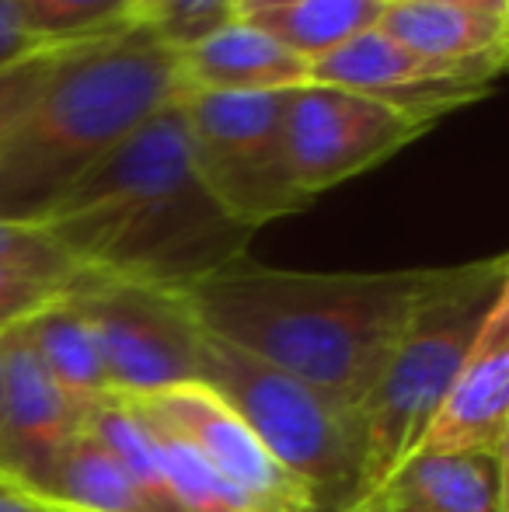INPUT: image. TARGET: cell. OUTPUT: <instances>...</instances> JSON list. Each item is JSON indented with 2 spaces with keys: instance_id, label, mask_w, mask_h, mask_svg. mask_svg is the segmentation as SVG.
<instances>
[{
  "instance_id": "obj_25",
  "label": "cell",
  "mask_w": 509,
  "mask_h": 512,
  "mask_svg": "<svg viewBox=\"0 0 509 512\" xmlns=\"http://www.w3.org/2000/svg\"><path fill=\"white\" fill-rule=\"evenodd\" d=\"M0 512H49V509L35 506L32 499H25L21 492H14L11 485H4V481H0Z\"/></svg>"
},
{
  "instance_id": "obj_24",
  "label": "cell",
  "mask_w": 509,
  "mask_h": 512,
  "mask_svg": "<svg viewBox=\"0 0 509 512\" xmlns=\"http://www.w3.org/2000/svg\"><path fill=\"white\" fill-rule=\"evenodd\" d=\"M42 42L32 35L25 21V4L21 0H0V70L25 60Z\"/></svg>"
},
{
  "instance_id": "obj_16",
  "label": "cell",
  "mask_w": 509,
  "mask_h": 512,
  "mask_svg": "<svg viewBox=\"0 0 509 512\" xmlns=\"http://www.w3.org/2000/svg\"><path fill=\"white\" fill-rule=\"evenodd\" d=\"M21 328H25L46 377L77 411L91 415L95 408L119 398L109 370H105L95 331H91L88 317L81 314V307L70 300V293L39 310Z\"/></svg>"
},
{
  "instance_id": "obj_20",
  "label": "cell",
  "mask_w": 509,
  "mask_h": 512,
  "mask_svg": "<svg viewBox=\"0 0 509 512\" xmlns=\"http://www.w3.org/2000/svg\"><path fill=\"white\" fill-rule=\"evenodd\" d=\"M238 18L234 0H150L140 21L171 49H189Z\"/></svg>"
},
{
  "instance_id": "obj_8",
  "label": "cell",
  "mask_w": 509,
  "mask_h": 512,
  "mask_svg": "<svg viewBox=\"0 0 509 512\" xmlns=\"http://www.w3.org/2000/svg\"><path fill=\"white\" fill-rule=\"evenodd\" d=\"M426 133V122L374 95L314 81L290 91L286 154L293 182L311 203L349 178L381 168Z\"/></svg>"
},
{
  "instance_id": "obj_17",
  "label": "cell",
  "mask_w": 509,
  "mask_h": 512,
  "mask_svg": "<svg viewBox=\"0 0 509 512\" xmlns=\"http://www.w3.org/2000/svg\"><path fill=\"white\" fill-rule=\"evenodd\" d=\"M506 457L482 450L415 453L398 467L384 499L401 495L436 512H506Z\"/></svg>"
},
{
  "instance_id": "obj_9",
  "label": "cell",
  "mask_w": 509,
  "mask_h": 512,
  "mask_svg": "<svg viewBox=\"0 0 509 512\" xmlns=\"http://www.w3.org/2000/svg\"><path fill=\"white\" fill-rule=\"evenodd\" d=\"M123 398V394H119ZM129 408L185 443L227 485L276 512H314L304 488L265 453L241 415L206 384H178L154 394H129Z\"/></svg>"
},
{
  "instance_id": "obj_11",
  "label": "cell",
  "mask_w": 509,
  "mask_h": 512,
  "mask_svg": "<svg viewBox=\"0 0 509 512\" xmlns=\"http://www.w3.org/2000/svg\"><path fill=\"white\" fill-rule=\"evenodd\" d=\"M88 415L53 387L25 328L0 335V481L32 495L49 481Z\"/></svg>"
},
{
  "instance_id": "obj_19",
  "label": "cell",
  "mask_w": 509,
  "mask_h": 512,
  "mask_svg": "<svg viewBox=\"0 0 509 512\" xmlns=\"http://www.w3.org/2000/svg\"><path fill=\"white\" fill-rule=\"evenodd\" d=\"M25 21L42 46L102 39L140 21V0H21Z\"/></svg>"
},
{
  "instance_id": "obj_3",
  "label": "cell",
  "mask_w": 509,
  "mask_h": 512,
  "mask_svg": "<svg viewBox=\"0 0 509 512\" xmlns=\"http://www.w3.org/2000/svg\"><path fill=\"white\" fill-rule=\"evenodd\" d=\"M185 91L178 49L143 21L74 46L0 154V220L39 227L81 178Z\"/></svg>"
},
{
  "instance_id": "obj_1",
  "label": "cell",
  "mask_w": 509,
  "mask_h": 512,
  "mask_svg": "<svg viewBox=\"0 0 509 512\" xmlns=\"http://www.w3.org/2000/svg\"><path fill=\"white\" fill-rule=\"evenodd\" d=\"M443 265L387 272H297L252 258L185 293L206 335L304 380L360 422V408Z\"/></svg>"
},
{
  "instance_id": "obj_13",
  "label": "cell",
  "mask_w": 509,
  "mask_h": 512,
  "mask_svg": "<svg viewBox=\"0 0 509 512\" xmlns=\"http://www.w3.org/2000/svg\"><path fill=\"white\" fill-rule=\"evenodd\" d=\"M178 56L189 91L262 95V91H297L311 84V63L245 18L227 21L224 28L182 49Z\"/></svg>"
},
{
  "instance_id": "obj_2",
  "label": "cell",
  "mask_w": 509,
  "mask_h": 512,
  "mask_svg": "<svg viewBox=\"0 0 509 512\" xmlns=\"http://www.w3.org/2000/svg\"><path fill=\"white\" fill-rule=\"evenodd\" d=\"M39 227L77 269L164 290H189L248 258L255 237L199 178L178 102L81 178Z\"/></svg>"
},
{
  "instance_id": "obj_26",
  "label": "cell",
  "mask_w": 509,
  "mask_h": 512,
  "mask_svg": "<svg viewBox=\"0 0 509 512\" xmlns=\"http://www.w3.org/2000/svg\"><path fill=\"white\" fill-rule=\"evenodd\" d=\"M415 4H447V7H475V11L509 14V0H415Z\"/></svg>"
},
{
  "instance_id": "obj_6",
  "label": "cell",
  "mask_w": 509,
  "mask_h": 512,
  "mask_svg": "<svg viewBox=\"0 0 509 512\" xmlns=\"http://www.w3.org/2000/svg\"><path fill=\"white\" fill-rule=\"evenodd\" d=\"M178 108L192 164L231 220L258 234L265 223L304 213L311 206V199L293 182L286 154L290 91H185Z\"/></svg>"
},
{
  "instance_id": "obj_12",
  "label": "cell",
  "mask_w": 509,
  "mask_h": 512,
  "mask_svg": "<svg viewBox=\"0 0 509 512\" xmlns=\"http://www.w3.org/2000/svg\"><path fill=\"white\" fill-rule=\"evenodd\" d=\"M509 453V293L492 307L415 453ZM412 453V457H415Z\"/></svg>"
},
{
  "instance_id": "obj_29",
  "label": "cell",
  "mask_w": 509,
  "mask_h": 512,
  "mask_svg": "<svg viewBox=\"0 0 509 512\" xmlns=\"http://www.w3.org/2000/svg\"><path fill=\"white\" fill-rule=\"evenodd\" d=\"M150 4V0H140V14H143V7H147Z\"/></svg>"
},
{
  "instance_id": "obj_7",
  "label": "cell",
  "mask_w": 509,
  "mask_h": 512,
  "mask_svg": "<svg viewBox=\"0 0 509 512\" xmlns=\"http://www.w3.org/2000/svg\"><path fill=\"white\" fill-rule=\"evenodd\" d=\"M70 300L95 331L116 394H154L199 380L206 331L182 290L84 272Z\"/></svg>"
},
{
  "instance_id": "obj_28",
  "label": "cell",
  "mask_w": 509,
  "mask_h": 512,
  "mask_svg": "<svg viewBox=\"0 0 509 512\" xmlns=\"http://www.w3.org/2000/svg\"><path fill=\"white\" fill-rule=\"evenodd\" d=\"M262 4H272V0H234V11L245 14V11H252V7H262Z\"/></svg>"
},
{
  "instance_id": "obj_22",
  "label": "cell",
  "mask_w": 509,
  "mask_h": 512,
  "mask_svg": "<svg viewBox=\"0 0 509 512\" xmlns=\"http://www.w3.org/2000/svg\"><path fill=\"white\" fill-rule=\"evenodd\" d=\"M81 276H53V272L18 269V265H0V335L32 321L39 310L56 304L77 286Z\"/></svg>"
},
{
  "instance_id": "obj_15",
  "label": "cell",
  "mask_w": 509,
  "mask_h": 512,
  "mask_svg": "<svg viewBox=\"0 0 509 512\" xmlns=\"http://www.w3.org/2000/svg\"><path fill=\"white\" fill-rule=\"evenodd\" d=\"M25 499L49 512H182L143 488L88 429L77 432L46 485Z\"/></svg>"
},
{
  "instance_id": "obj_4",
  "label": "cell",
  "mask_w": 509,
  "mask_h": 512,
  "mask_svg": "<svg viewBox=\"0 0 509 512\" xmlns=\"http://www.w3.org/2000/svg\"><path fill=\"white\" fill-rule=\"evenodd\" d=\"M509 293V258L443 265L360 408V488L349 512H374L398 467L419 446L485 317Z\"/></svg>"
},
{
  "instance_id": "obj_18",
  "label": "cell",
  "mask_w": 509,
  "mask_h": 512,
  "mask_svg": "<svg viewBox=\"0 0 509 512\" xmlns=\"http://www.w3.org/2000/svg\"><path fill=\"white\" fill-rule=\"evenodd\" d=\"M384 7L387 0H272L238 18L252 21L255 28L314 63L318 56L381 25Z\"/></svg>"
},
{
  "instance_id": "obj_14",
  "label": "cell",
  "mask_w": 509,
  "mask_h": 512,
  "mask_svg": "<svg viewBox=\"0 0 509 512\" xmlns=\"http://www.w3.org/2000/svg\"><path fill=\"white\" fill-rule=\"evenodd\" d=\"M381 32L401 46L440 63L499 70L509 53V14L475 11V7L415 4V0H387L381 14Z\"/></svg>"
},
{
  "instance_id": "obj_21",
  "label": "cell",
  "mask_w": 509,
  "mask_h": 512,
  "mask_svg": "<svg viewBox=\"0 0 509 512\" xmlns=\"http://www.w3.org/2000/svg\"><path fill=\"white\" fill-rule=\"evenodd\" d=\"M74 46H81V42H74ZM74 46H39L25 60L0 70V154H4L18 122L25 119V112L39 98V91L53 77V70L67 60V53Z\"/></svg>"
},
{
  "instance_id": "obj_5",
  "label": "cell",
  "mask_w": 509,
  "mask_h": 512,
  "mask_svg": "<svg viewBox=\"0 0 509 512\" xmlns=\"http://www.w3.org/2000/svg\"><path fill=\"white\" fill-rule=\"evenodd\" d=\"M199 384L241 415L272 460L304 488L314 512H349L360 488V422L314 387L231 342L206 335Z\"/></svg>"
},
{
  "instance_id": "obj_23",
  "label": "cell",
  "mask_w": 509,
  "mask_h": 512,
  "mask_svg": "<svg viewBox=\"0 0 509 512\" xmlns=\"http://www.w3.org/2000/svg\"><path fill=\"white\" fill-rule=\"evenodd\" d=\"M0 265H18V269L53 272V276H84L67 255L53 244V237L32 223L0 220Z\"/></svg>"
},
{
  "instance_id": "obj_10",
  "label": "cell",
  "mask_w": 509,
  "mask_h": 512,
  "mask_svg": "<svg viewBox=\"0 0 509 512\" xmlns=\"http://www.w3.org/2000/svg\"><path fill=\"white\" fill-rule=\"evenodd\" d=\"M496 77L499 74L482 67L429 60V56L401 46L381 28H370L311 63L314 84L374 95L415 115L426 126H433L440 115L454 112V108L485 98Z\"/></svg>"
},
{
  "instance_id": "obj_27",
  "label": "cell",
  "mask_w": 509,
  "mask_h": 512,
  "mask_svg": "<svg viewBox=\"0 0 509 512\" xmlns=\"http://www.w3.org/2000/svg\"><path fill=\"white\" fill-rule=\"evenodd\" d=\"M377 512H436L429 506H422V502H412V499H401V495H391V499H384Z\"/></svg>"
}]
</instances>
